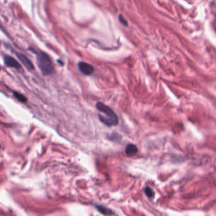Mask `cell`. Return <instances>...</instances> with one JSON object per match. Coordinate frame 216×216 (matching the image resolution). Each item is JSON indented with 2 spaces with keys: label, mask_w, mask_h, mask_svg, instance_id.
<instances>
[{
  "label": "cell",
  "mask_w": 216,
  "mask_h": 216,
  "mask_svg": "<svg viewBox=\"0 0 216 216\" xmlns=\"http://www.w3.org/2000/svg\"><path fill=\"white\" fill-rule=\"evenodd\" d=\"M96 108L100 112L105 114H99V119L102 123L108 126H116L118 124V117L111 108L101 102L96 104Z\"/></svg>",
  "instance_id": "obj_1"
},
{
  "label": "cell",
  "mask_w": 216,
  "mask_h": 216,
  "mask_svg": "<svg viewBox=\"0 0 216 216\" xmlns=\"http://www.w3.org/2000/svg\"><path fill=\"white\" fill-rule=\"evenodd\" d=\"M37 61L38 66L44 75L47 76L53 74L54 71L53 63L51 58L46 53L44 52L38 53Z\"/></svg>",
  "instance_id": "obj_2"
},
{
  "label": "cell",
  "mask_w": 216,
  "mask_h": 216,
  "mask_svg": "<svg viewBox=\"0 0 216 216\" xmlns=\"http://www.w3.org/2000/svg\"><path fill=\"white\" fill-rule=\"evenodd\" d=\"M78 66L80 71L85 75H91L94 71V68L93 66L86 62H79Z\"/></svg>",
  "instance_id": "obj_3"
},
{
  "label": "cell",
  "mask_w": 216,
  "mask_h": 216,
  "mask_svg": "<svg viewBox=\"0 0 216 216\" xmlns=\"http://www.w3.org/2000/svg\"><path fill=\"white\" fill-rule=\"evenodd\" d=\"M4 62L6 66L10 68H13L17 69L21 68V65L20 63L12 56L6 55L4 56Z\"/></svg>",
  "instance_id": "obj_4"
},
{
  "label": "cell",
  "mask_w": 216,
  "mask_h": 216,
  "mask_svg": "<svg viewBox=\"0 0 216 216\" xmlns=\"http://www.w3.org/2000/svg\"><path fill=\"white\" fill-rule=\"evenodd\" d=\"M17 56L22 62V63L25 66V68L29 70H33L34 69V66L32 61L24 54L18 53H17Z\"/></svg>",
  "instance_id": "obj_5"
},
{
  "label": "cell",
  "mask_w": 216,
  "mask_h": 216,
  "mask_svg": "<svg viewBox=\"0 0 216 216\" xmlns=\"http://www.w3.org/2000/svg\"><path fill=\"white\" fill-rule=\"evenodd\" d=\"M138 152V148L133 144H128L125 149V152L126 155L129 157L134 156Z\"/></svg>",
  "instance_id": "obj_6"
},
{
  "label": "cell",
  "mask_w": 216,
  "mask_h": 216,
  "mask_svg": "<svg viewBox=\"0 0 216 216\" xmlns=\"http://www.w3.org/2000/svg\"><path fill=\"white\" fill-rule=\"evenodd\" d=\"M96 208L102 214L106 215H111L113 213V212L108 208L102 206V205H95Z\"/></svg>",
  "instance_id": "obj_7"
},
{
  "label": "cell",
  "mask_w": 216,
  "mask_h": 216,
  "mask_svg": "<svg viewBox=\"0 0 216 216\" xmlns=\"http://www.w3.org/2000/svg\"><path fill=\"white\" fill-rule=\"evenodd\" d=\"M14 97L20 102H22V103H25L27 101V99L26 98V97L23 95L21 93H19L18 92H16V91H14Z\"/></svg>",
  "instance_id": "obj_8"
},
{
  "label": "cell",
  "mask_w": 216,
  "mask_h": 216,
  "mask_svg": "<svg viewBox=\"0 0 216 216\" xmlns=\"http://www.w3.org/2000/svg\"><path fill=\"white\" fill-rule=\"evenodd\" d=\"M145 193L147 195V196L149 198H152L154 195V192L150 187H146L145 188Z\"/></svg>",
  "instance_id": "obj_9"
},
{
  "label": "cell",
  "mask_w": 216,
  "mask_h": 216,
  "mask_svg": "<svg viewBox=\"0 0 216 216\" xmlns=\"http://www.w3.org/2000/svg\"><path fill=\"white\" fill-rule=\"evenodd\" d=\"M119 21L125 25H127V22L125 20V19L121 16V15H119Z\"/></svg>",
  "instance_id": "obj_10"
},
{
  "label": "cell",
  "mask_w": 216,
  "mask_h": 216,
  "mask_svg": "<svg viewBox=\"0 0 216 216\" xmlns=\"http://www.w3.org/2000/svg\"><path fill=\"white\" fill-rule=\"evenodd\" d=\"M0 70H1V68H0Z\"/></svg>",
  "instance_id": "obj_11"
}]
</instances>
